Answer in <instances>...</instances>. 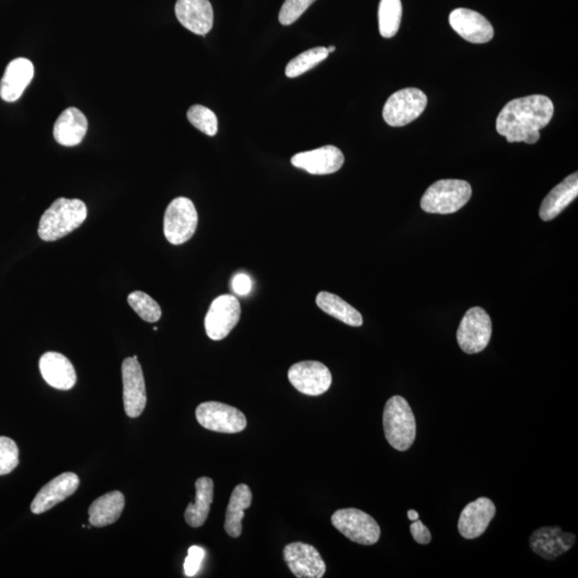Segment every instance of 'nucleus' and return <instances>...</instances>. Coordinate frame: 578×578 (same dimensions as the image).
Instances as JSON below:
<instances>
[{"instance_id": "obj_1", "label": "nucleus", "mask_w": 578, "mask_h": 578, "mask_svg": "<svg viewBox=\"0 0 578 578\" xmlns=\"http://www.w3.org/2000/svg\"><path fill=\"white\" fill-rule=\"evenodd\" d=\"M554 104L545 95L534 94L510 101L499 113L497 132L509 142L533 145L540 140V131L551 122Z\"/></svg>"}, {"instance_id": "obj_2", "label": "nucleus", "mask_w": 578, "mask_h": 578, "mask_svg": "<svg viewBox=\"0 0 578 578\" xmlns=\"http://www.w3.org/2000/svg\"><path fill=\"white\" fill-rule=\"evenodd\" d=\"M87 207L80 200L58 199L40 219L38 235L44 241H56L84 223Z\"/></svg>"}, {"instance_id": "obj_3", "label": "nucleus", "mask_w": 578, "mask_h": 578, "mask_svg": "<svg viewBox=\"0 0 578 578\" xmlns=\"http://www.w3.org/2000/svg\"><path fill=\"white\" fill-rule=\"evenodd\" d=\"M384 431L388 443L397 451H407L415 443L416 426L409 404L403 397H392L384 410Z\"/></svg>"}, {"instance_id": "obj_4", "label": "nucleus", "mask_w": 578, "mask_h": 578, "mask_svg": "<svg viewBox=\"0 0 578 578\" xmlns=\"http://www.w3.org/2000/svg\"><path fill=\"white\" fill-rule=\"evenodd\" d=\"M473 189L467 181L444 179L432 184L422 196L421 208L428 213L457 212L472 199Z\"/></svg>"}, {"instance_id": "obj_5", "label": "nucleus", "mask_w": 578, "mask_h": 578, "mask_svg": "<svg viewBox=\"0 0 578 578\" xmlns=\"http://www.w3.org/2000/svg\"><path fill=\"white\" fill-rule=\"evenodd\" d=\"M199 216L193 201L177 198L166 208L164 235L174 246H181L193 237L198 229Z\"/></svg>"}, {"instance_id": "obj_6", "label": "nucleus", "mask_w": 578, "mask_h": 578, "mask_svg": "<svg viewBox=\"0 0 578 578\" xmlns=\"http://www.w3.org/2000/svg\"><path fill=\"white\" fill-rule=\"evenodd\" d=\"M427 97L416 88L401 89L387 101L383 117L391 127H404L416 121L425 112Z\"/></svg>"}, {"instance_id": "obj_7", "label": "nucleus", "mask_w": 578, "mask_h": 578, "mask_svg": "<svg viewBox=\"0 0 578 578\" xmlns=\"http://www.w3.org/2000/svg\"><path fill=\"white\" fill-rule=\"evenodd\" d=\"M332 525L350 541L373 545L380 538V527L371 515L359 509L338 510L331 517Z\"/></svg>"}, {"instance_id": "obj_8", "label": "nucleus", "mask_w": 578, "mask_h": 578, "mask_svg": "<svg viewBox=\"0 0 578 578\" xmlns=\"http://www.w3.org/2000/svg\"><path fill=\"white\" fill-rule=\"evenodd\" d=\"M492 320L485 309L475 307L465 314L457 330V342L464 353H481L491 341Z\"/></svg>"}, {"instance_id": "obj_9", "label": "nucleus", "mask_w": 578, "mask_h": 578, "mask_svg": "<svg viewBox=\"0 0 578 578\" xmlns=\"http://www.w3.org/2000/svg\"><path fill=\"white\" fill-rule=\"evenodd\" d=\"M195 415L202 427L213 432L237 434L248 426L246 416L240 409L224 403H201Z\"/></svg>"}, {"instance_id": "obj_10", "label": "nucleus", "mask_w": 578, "mask_h": 578, "mask_svg": "<svg viewBox=\"0 0 578 578\" xmlns=\"http://www.w3.org/2000/svg\"><path fill=\"white\" fill-rule=\"evenodd\" d=\"M241 307L240 300L231 295L216 298L205 318L207 336L213 341H221L240 323Z\"/></svg>"}, {"instance_id": "obj_11", "label": "nucleus", "mask_w": 578, "mask_h": 578, "mask_svg": "<svg viewBox=\"0 0 578 578\" xmlns=\"http://www.w3.org/2000/svg\"><path fill=\"white\" fill-rule=\"evenodd\" d=\"M289 379L295 388L309 397L324 395L330 389V369L318 361L298 362L289 369Z\"/></svg>"}, {"instance_id": "obj_12", "label": "nucleus", "mask_w": 578, "mask_h": 578, "mask_svg": "<svg viewBox=\"0 0 578 578\" xmlns=\"http://www.w3.org/2000/svg\"><path fill=\"white\" fill-rule=\"evenodd\" d=\"M123 407L130 418H137L145 410L147 392L144 374L137 356L122 362Z\"/></svg>"}, {"instance_id": "obj_13", "label": "nucleus", "mask_w": 578, "mask_h": 578, "mask_svg": "<svg viewBox=\"0 0 578 578\" xmlns=\"http://www.w3.org/2000/svg\"><path fill=\"white\" fill-rule=\"evenodd\" d=\"M284 560L298 578H321L326 573L323 557L312 545L294 542L284 548Z\"/></svg>"}, {"instance_id": "obj_14", "label": "nucleus", "mask_w": 578, "mask_h": 578, "mask_svg": "<svg viewBox=\"0 0 578 578\" xmlns=\"http://www.w3.org/2000/svg\"><path fill=\"white\" fill-rule=\"evenodd\" d=\"M450 25L468 43L482 44L490 43L494 28L486 17L474 10L458 8L451 12Z\"/></svg>"}, {"instance_id": "obj_15", "label": "nucleus", "mask_w": 578, "mask_h": 578, "mask_svg": "<svg viewBox=\"0 0 578 578\" xmlns=\"http://www.w3.org/2000/svg\"><path fill=\"white\" fill-rule=\"evenodd\" d=\"M344 154L336 146H324L314 151L297 153L291 164L312 175H329L342 169Z\"/></svg>"}, {"instance_id": "obj_16", "label": "nucleus", "mask_w": 578, "mask_h": 578, "mask_svg": "<svg viewBox=\"0 0 578 578\" xmlns=\"http://www.w3.org/2000/svg\"><path fill=\"white\" fill-rule=\"evenodd\" d=\"M80 485V479L73 473H64L54 478L41 488L32 503L34 514H43L73 495Z\"/></svg>"}, {"instance_id": "obj_17", "label": "nucleus", "mask_w": 578, "mask_h": 578, "mask_svg": "<svg viewBox=\"0 0 578 578\" xmlns=\"http://www.w3.org/2000/svg\"><path fill=\"white\" fill-rule=\"evenodd\" d=\"M495 514L496 506L491 499L480 497L462 511L458 520V532L463 538L473 540L485 533Z\"/></svg>"}, {"instance_id": "obj_18", "label": "nucleus", "mask_w": 578, "mask_h": 578, "mask_svg": "<svg viewBox=\"0 0 578 578\" xmlns=\"http://www.w3.org/2000/svg\"><path fill=\"white\" fill-rule=\"evenodd\" d=\"M576 536L565 533L560 527H544L530 536L529 544L536 555L546 560H555L571 550L575 544Z\"/></svg>"}, {"instance_id": "obj_19", "label": "nucleus", "mask_w": 578, "mask_h": 578, "mask_svg": "<svg viewBox=\"0 0 578 578\" xmlns=\"http://www.w3.org/2000/svg\"><path fill=\"white\" fill-rule=\"evenodd\" d=\"M179 22L188 31L206 35L213 26V9L210 0H177L175 5Z\"/></svg>"}, {"instance_id": "obj_20", "label": "nucleus", "mask_w": 578, "mask_h": 578, "mask_svg": "<svg viewBox=\"0 0 578 578\" xmlns=\"http://www.w3.org/2000/svg\"><path fill=\"white\" fill-rule=\"evenodd\" d=\"M34 64L27 58H16L5 71L0 82V97L5 103H15L34 79Z\"/></svg>"}, {"instance_id": "obj_21", "label": "nucleus", "mask_w": 578, "mask_h": 578, "mask_svg": "<svg viewBox=\"0 0 578 578\" xmlns=\"http://www.w3.org/2000/svg\"><path fill=\"white\" fill-rule=\"evenodd\" d=\"M41 375L53 388L73 389L76 384V373L67 357L55 351H49L41 357L39 362Z\"/></svg>"}, {"instance_id": "obj_22", "label": "nucleus", "mask_w": 578, "mask_h": 578, "mask_svg": "<svg viewBox=\"0 0 578 578\" xmlns=\"http://www.w3.org/2000/svg\"><path fill=\"white\" fill-rule=\"evenodd\" d=\"M87 130L86 116L76 107H69L54 124V139L65 147L77 146L84 140Z\"/></svg>"}, {"instance_id": "obj_23", "label": "nucleus", "mask_w": 578, "mask_h": 578, "mask_svg": "<svg viewBox=\"0 0 578 578\" xmlns=\"http://www.w3.org/2000/svg\"><path fill=\"white\" fill-rule=\"evenodd\" d=\"M578 174L570 175L554 188L542 201L539 216L544 221H551L577 199Z\"/></svg>"}, {"instance_id": "obj_24", "label": "nucleus", "mask_w": 578, "mask_h": 578, "mask_svg": "<svg viewBox=\"0 0 578 578\" xmlns=\"http://www.w3.org/2000/svg\"><path fill=\"white\" fill-rule=\"evenodd\" d=\"M124 504L126 500L122 492L114 491L103 495L89 506V523L92 526L99 528L112 525L122 514Z\"/></svg>"}, {"instance_id": "obj_25", "label": "nucleus", "mask_w": 578, "mask_h": 578, "mask_svg": "<svg viewBox=\"0 0 578 578\" xmlns=\"http://www.w3.org/2000/svg\"><path fill=\"white\" fill-rule=\"evenodd\" d=\"M213 487L212 479L207 476H201L196 481L195 502L189 504L184 512V518L189 526L199 528L206 523L213 502Z\"/></svg>"}, {"instance_id": "obj_26", "label": "nucleus", "mask_w": 578, "mask_h": 578, "mask_svg": "<svg viewBox=\"0 0 578 578\" xmlns=\"http://www.w3.org/2000/svg\"><path fill=\"white\" fill-rule=\"evenodd\" d=\"M252 504V492L246 485H240L232 491L228 510H226L224 528L231 538H240L242 533L244 511Z\"/></svg>"}, {"instance_id": "obj_27", "label": "nucleus", "mask_w": 578, "mask_h": 578, "mask_svg": "<svg viewBox=\"0 0 578 578\" xmlns=\"http://www.w3.org/2000/svg\"><path fill=\"white\" fill-rule=\"evenodd\" d=\"M316 303L321 311L329 314L344 324L351 327H361L363 324L360 312H358L354 307L335 294L320 291L316 297Z\"/></svg>"}, {"instance_id": "obj_28", "label": "nucleus", "mask_w": 578, "mask_h": 578, "mask_svg": "<svg viewBox=\"0 0 578 578\" xmlns=\"http://www.w3.org/2000/svg\"><path fill=\"white\" fill-rule=\"evenodd\" d=\"M403 15L401 0H380L378 9L379 33L381 37H395L400 29Z\"/></svg>"}, {"instance_id": "obj_29", "label": "nucleus", "mask_w": 578, "mask_h": 578, "mask_svg": "<svg viewBox=\"0 0 578 578\" xmlns=\"http://www.w3.org/2000/svg\"><path fill=\"white\" fill-rule=\"evenodd\" d=\"M329 56L327 47L319 46L299 54L286 65L285 74L290 79L308 73Z\"/></svg>"}, {"instance_id": "obj_30", "label": "nucleus", "mask_w": 578, "mask_h": 578, "mask_svg": "<svg viewBox=\"0 0 578 578\" xmlns=\"http://www.w3.org/2000/svg\"><path fill=\"white\" fill-rule=\"evenodd\" d=\"M128 302L136 314L147 323H157L162 316L159 303L144 291H133L129 295Z\"/></svg>"}, {"instance_id": "obj_31", "label": "nucleus", "mask_w": 578, "mask_h": 578, "mask_svg": "<svg viewBox=\"0 0 578 578\" xmlns=\"http://www.w3.org/2000/svg\"><path fill=\"white\" fill-rule=\"evenodd\" d=\"M188 119L196 129L206 135L214 136L218 132V118L214 113L202 105H193L188 111Z\"/></svg>"}, {"instance_id": "obj_32", "label": "nucleus", "mask_w": 578, "mask_h": 578, "mask_svg": "<svg viewBox=\"0 0 578 578\" xmlns=\"http://www.w3.org/2000/svg\"><path fill=\"white\" fill-rule=\"evenodd\" d=\"M19 463V448L15 440L0 436V475L14 472Z\"/></svg>"}, {"instance_id": "obj_33", "label": "nucleus", "mask_w": 578, "mask_h": 578, "mask_svg": "<svg viewBox=\"0 0 578 578\" xmlns=\"http://www.w3.org/2000/svg\"><path fill=\"white\" fill-rule=\"evenodd\" d=\"M315 0H285L279 10V21L284 26L291 25L305 14Z\"/></svg>"}, {"instance_id": "obj_34", "label": "nucleus", "mask_w": 578, "mask_h": 578, "mask_svg": "<svg viewBox=\"0 0 578 578\" xmlns=\"http://www.w3.org/2000/svg\"><path fill=\"white\" fill-rule=\"evenodd\" d=\"M205 558V550L200 546H191L188 556L184 560V573L188 577H193L199 573L202 560Z\"/></svg>"}, {"instance_id": "obj_35", "label": "nucleus", "mask_w": 578, "mask_h": 578, "mask_svg": "<svg viewBox=\"0 0 578 578\" xmlns=\"http://www.w3.org/2000/svg\"><path fill=\"white\" fill-rule=\"evenodd\" d=\"M410 533L413 538L419 544H428L432 540L430 530L419 520L414 521L410 525Z\"/></svg>"}, {"instance_id": "obj_36", "label": "nucleus", "mask_w": 578, "mask_h": 578, "mask_svg": "<svg viewBox=\"0 0 578 578\" xmlns=\"http://www.w3.org/2000/svg\"><path fill=\"white\" fill-rule=\"evenodd\" d=\"M232 289L240 296H247L252 289L251 279L247 274L240 273L232 279Z\"/></svg>"}, {"instance_id": "obj_37", "label": "nucleus", "mask_w": 578, "mask_h": 578, "mask_svg": "<svg viewBox=\"0 0 578 578\" xmlns=\"http://www.w3.org/2000/svg\"><path fill=\"white\" fill-rule=\"evenodd\" d=\"M408 518L411 522L419 520V514L418 512L415 511V510H409L408 511Z\"/></svg>"}, {"instance_id": "obj_38", "label": "nucleus", "mask_w": 578, "mask_h": 578, "mask_svg": "<svg viewBox=\"0 0 578 578\" xmlns=\"http://www.w3.org/2000/svg\"><path fill=\"white\" fill-rule=\"evenodd\" d=\"M327 49H328V52H329V54L336 51V47L335 46H329V47H327Z\"/></svg>"}]
</instances>
